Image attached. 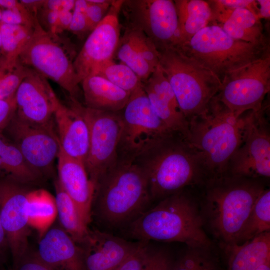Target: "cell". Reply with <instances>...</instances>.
I'll list each match as a JSON object with an SVG mask.
<instances>
[{
  "instance_id": "1",
  "label": "cell",
  "mask_w": 270,
  "mask_h": 270,
  "mask_svg": "<svg viewBox=\"0 0 270 270\" xmlns=\"http://www.w3.org/2000/svg\"><path fill=\"white\" fill-rule=\"evenodd\" d=\"M130 236L138 241L180 242L188 247L211 248L204 222L195 201L182 191L162 199L128 226Z\"/></svg>"
},
{
  "instance_id": "2",
  "label": "cell",
  "mask_w": 270,
  "mask_h": 270,
  "mask_svg": "<svg viewBox=\"0 0 270 270\" xmlns=\"http://www.w3.org/2000/svg\"><path fill=\"white\" fill-rule=\"evenodd\" d=\"M244 114L236 117L216 96L189 120L186 141L198 156L207 180L228 174L230 158L243 140Z\"/></svg>"
},
{
  "instance_id": "3",
  "label": "cell",
  "mask_w": 270,
  "mask_h": 270,
  "mask_svg": "<svg viewBox=\"0 0 270 270\" xmlns=\"http://www.w3.org/2000/svg\"><path fill=\"white\" fill-rule=\"evenodd\" d=\"M206 186L200 210L204 224L224 248L236 244L264 186L256 179L226 175L207 180Z\"/></svg>"
},
{
  "instance_id": "4",
  "label": "cell",
  "mask_w": 270,
  "mask_h": 270,
  "mask_svg": "<svg viewBox=\"0 0 270 270\" xmlns=\"http://www.w3.org/2000/svg\"><path fill=\"white\" fill-rule=\"evenodd\" d=\"M151 198L146 176L136 162L119 159L94 190L92 216L110 228L128 226L147 210Z\"/></svg>"
},
{
  "instance_id": "5",
  "label": "cell",
  "mask_w": 270,
  "mask_h": 270,
  "mask_svg": "<svg viewBox=\"0 0 270 270\" xmlns=\"http://www.w3.org/2000/svg\"><path fill=\"white\" fill-rule=\"evenodd\" d=\"M135 162L146 176L152 200H162L206 178L197 154L177 134L164 140Z\"/></svg>"
},
{
  "instance_id": "6",
  "label": "cell",
  "mask_w": 270,
  "mask_h": 270,
  "mask_svg": "<svg viewBox=\"0 0 270 270\" xmlns=\"http://www.w3.org/2000/svg\"><path fill=\"white\" fill-rule=\"evenodd\" d=\"M159 66L186 120L204 112L218 94L220 80L175 46L158 50Z\"/></svg>"
},
{
  "instance_id": "7",
  "label": "cell",
  "mask_w": 270,
  "mask_h": 270,
  "mask_svg": "<svg viewBox=\"0 0 270 270\" xmlns=\"http://www.w3.org/2000/svg\"><path fill=\"white\" fill-rule=\"evenodd\" d=\"M175 46L210 70L221 82L228 74L270 51V42L252 44L234 39L217 24L208 25Z\"/></svg>"
},
{
  "instance_id": "8",
  "label": "cell",
  "mask_w": 270,
  "mask_h": 270,
  "mask_svg": "<svg viewBox=\"0 0 270 270\" xmlns=\"http://www.w3.org/2000/svg\"><path fill=\"white\" fill-rule=\"evenodd\" d=\"M120 112V159L135 162L160 142L176 134L156 114L142 86L131 94Z\"/></svg>"
},
{
  "instance_id": "9",
  "label": "cell",
  "mask_w": 270,
  "mask_h": 270,
  "mask_svg": "<svg viewBox=\"0 0 270 270\" xmlns=\"http://www.w3.org/2000/svg\"><path fill=\"white\" fill-rule=\"evenodd\" d=\"M70 51L58 34L46 31L38 18L32 35L20 56L19 62L48 78L76 99L78 83Z\"/></svg>"
},
{
  "instance_id": "10",
  "label": "cell",
  "mask_w": 270,
  "mask_h": 270,
  "mask_svg": "<svg viewBox=\"0 0 270 270\" xmlns=\"http://www.w3.org/2000/svg\"><path fill=\"white\" fill-rule=\"evenodd\" d=\"M270 90V51L224 77L218 99L236 117L260 110Z\"/></svg>"
},
{
  "instance_id": "11",
  "label": "cell",
  "mask_w": 270,
  "mask_h": 270,
  "mask_svg": "<svg viewBox=\"0 0 270 270\" xmlns=\"http://www.w3.org/2000/svg\"><path fill=\"white\" fill-rule=\"evenodd\" d=\"M80 108L89 130V147L84 166L95 188L119 160L122 119L120 112L96 110L81 104Z\"/></svg>"
},
{
  "instance_id": "12",
  "label": "cell",
  "mask_w": 270,
  "mask_h": 270,
  "mask_svg": "<svg viewBox=\"0 0 270 270\" xmlns=\"http://www.w3.org/2000/svg\"><path fill=\"white\" fill-rule=\"evenodd\" d=\"M264 104L244 114L243 140L232 156L227 175L256 179L270 176V133Z\"/></svg>"
},
{
  "instance_id": "13",
  "label": "cell",
  "mask_w": 270,
  "mask_h": 270,
  "mask_svg": "<svg viewBox=\"0 0 270 270\" xmlns=\"http://www.w3.org/2000/svg\"><path fill=\"white\" fill-rule=\"evenodd\" d=\"M3 132L17 146L34 171L42 177L52 173L60 150L54 120L44 124H34L14 114Z\"/></svg>"
},
{
  "instance_id": "14",
  "label": "cell",
  "mask_w": 270,
  "mask_h": 270,
  "mask_svg": "<svg viewBox=\"0 0 270 270\" xmlns=\"http://www.w3.org/2000/svg\"><path fill=\"white\" fill-rule=\"evenodd\" d=\"M121 9L128 20L126 28L142 32L158 50L176 45L178 18L174 1L124 0Z\"/></svg>"
},
{
  "instance_id": "15",
  "label": "cell",
  "mask_w": 270,
  "mask_h": 270,
  "mask_svg": "<svg viewBox=\"0 0 270 270\" xmlns=\"http://www.w3.org/2000/svg\"><path fill=\"white\" fill-rule=\"evenodd\" d=\"M26 184L7 176L0 178V219L14 264L29 251Z\"/></svg>"
},
{
  "instance_id": "16",
  "label": "cell",
  "mask_w": 270,
  "mask_h": 270,
  "mask_svg": "<svg viewBox=\"0 0 270 270\" xmlns=\"http://www.w3.org/2000/svg\"><path fill=\"white\" fill-rule=\"evenodd\" d=\"M124 0H113L102 20L90 32L74 60L78 84L104 62L112 59L120 40L118 13Z\"/></svg>"
},
{
  "instance_id": "17",
  "label": "cell",
  "mask_w": 270,
  "mask_h": 270,
  "mask_svg": "<svg viewBox=\"0 0 270 270\" xmlns=\"http://www.w3.org/2000/svg\"><path fill=\"white\" fill-rule=\"evenodd\" d=\"M15 114L26 122L44 124L54 120L60 102L46 78L30 68L15 94Z\"/></svg>"
},
{
  "instance_id": "18",
  "label": "cell",
  "mask_w": 270,
  "mask_h": 270,
  "mask_svg": "<svg viewBox=\"0 0 270 270\" xmlns=\"http://www.w3.org/2000/svg\"><path fill=\"white\" fill-rule=\"evenodd\" d=\"M142 82L143 89L158 116L173 133L186 140L189 135L188 122L159 64Z\"/></svg>"
},
{
  "instance_id": "19",
  "label": "cell",
  "mask_w": 270,
  "mask_h": 270,
  "mask_svg": "<svg viewBox=\"0 0 270 270\" xmlns=\"http://www.w3.org/2000/svg\"><path fill=\"white\" fill-rule=\"evenodd\" d=\"M68 107L61 102L54 114V121L60 150L67 156L84 164L89 147V130L80 104L72 99Z\"/></svg>"
},
{
  "instance_id": "20",
  "label": "cell",
  "mask_w": 270,
  "mask_h": 270,
  "mask_svg": "<svg viewBox=\"0 0 270 270\" xmlns=\"http://www.w3.org/2000/svg\"><path fill=\"white\" fill-rule=\"evenodd\" d=\"M38 256L54 270H86L85 248L60 226L50 228L40 238Z\"/></svg>"
},
{
  "instance_id": "21",
  "label": "cell",
  "mask_w": 270,
  "mask_h": 270,
  "mask_svg": "<svg viewBox=\"0 0 270 270\" xmlns=\"http://www.w3.org/2000/svg\"><path fill=\"white\" fill-rule=\"evenodd\" d=\"M58 180L61 187L77 206L87 226L92 219L94 186L84 164L65 154L60 148L57 158Z\"/></svg>"
},
{
  "instance_id": "22",
  "label": "cell",
  "mask_w": 270,
  "mask_h": 270,
  "mask_svg": "<svg viewBox=\"0 0 270 270\" xmlns=\"http://www.w3.org/2000/svg\"><path fill=\"white\" fill-rule=\"evenodd\" d=\"M132 242L100 230L90 231L86 250V270H116L137 248Z\"/></svg>"
},
{
  "instance_id": "23",
  "label": "cell",
  "mask_w": 270,
  "mask_h": 270,
  "mask_svg": "<svg viewBox=\"0 0 270 270\" xmlns=\"http://www.w3.org/2000/svg\"><path fill=\"white\" fill-rule=\"evenodd\" d=\"M80 84L86 107L94 110L120 112L126 105L131 94L96 74L86 76Z\"/></svg>"
},
{
  "instance_id": "24",
  "label": "cell",
  "mask_w": 270,
  "mask_h": 270,
  "mask_svg": "<svg viewBox=\"0 0 270 270\" xmlns=\"http://www.w3.org/2000/svg\"><path fill=\"white\" fill-rule=\"evenodd\" d=\"M228 270H256L270 260V232L224 248Z\"/></svg>"
},
{
  "instance_id": "25",
  "label": "cell",
  "mask_w": 270,
  "mask_h": 270,
  "mask_svg": "<svg viewBox=\"0 0 270 270\" xmlns=\"http://www.w3.org/2000/svg\"><path fill=\"white\" fill-rule=\"evenodd\" d=\"M178 18V36L176 45L189 40L213 20L212 12L208 1L176 0L174 1Z\"/></svg>"
},
{
  "instance_id": "26",
  "label": "cell",
  "mask_w": 270,
  "mask_h": 270,
  "mask_svg": "<svg viewBox=\"0 0 270 270\" xmlns=\"http://www.w3.org/2000/svg\"><path fill=\"white\" fill-rule=\"evenodd\" d=\"M55 200L60 227L78 245L88 243L90 230L84 221L78 208L56 180L54 182Z\"/></svg>"
},
{
  "instance_id": "27",
  "label": "cell",
  "mask_w": 270,
  "mask_h": 270,
  "mask_svg": "<svg viewBox=\"0 0 270 270\" xmlns=\"http://www.w3.org/2000/svg\"><path fill=\"white\" fill-rule=\"evenodd\" d=\"M33 32L34 28L1 24L0 74L12 70L20 62V56L30 40Z\"/></svg>"
},
{
  "instance_id": "28",
  "label": "cell",
  "mask_w": 270,
  "mask_h": 270,
  "mask_svg": "<svg viewBox=\"0 0 270 270\" xmlns=\"http://www.w3.org/2000/svg\"><path fill=\"white\" fill-rule=\"evenodd\" d=\"M221 27L236 40L252 44L270 42L264 34L260 19L248 8L235 10Z\"/></svg>"
},
{
  "instance_id": "29",
  "label": "cell",
  "mask_w": 270,
  "mask_h": 270,
  "mask_svg": "<svg viewBox=\"0 0 270 270\" xmlns=\"http://www.w3.org/2000/svg\"><path fill=\"white\" fill-rule=\"evenodd\" d=\"M26 209L28 224L38 232L41 238L50 228L57 216L55 197L43 189L30 190Z\"/></svg>"
},
{
  "instance_id": "30",
  "label": "cell",
  "mask_w": 270,
  "mask_h": 270,
  "mask_svg": "<svg viewBox=\"0 0 270 270\" xmlns=\"http://www.w3.org/2000/svg\"><path fill=\"white\" fill-rule=\"evenodd\" d=\"M0 172L24 184L42 178L28 164L17 146L0 132Z\"/></svg>"
},
{
  "instance_id": "31",
  "label": "cell",
  "mask_w": 270,
  "mask_h": 270,
  "mask_svg": "<svg viewBox=\"0 0 270 270\" xmlns=\"http://www.w3.org/2000/svg\"><path fill=\"white\" fill-rule=\"evenodd\" d=\"M270 232V190L264 189L257 198L236 244Z\"/></svg>"
},
{
  "instance_id": "32",
  "label": "cell",
  "mask_w": 270,
  "mask_h": 270,
  "mask_svg": "<svg viewBox=\"0 0 270 270\" xmlns=\"http://www.w3.org/2000/svg\"><path fill=\"white\" fill-rule=\"evenodd\" d=\"M91 74L100 76L130 94L142 86V80L131 68L124 63H116L112 59L98 65Z\"/></svg>"
},
{
  "instance_id": "33",
  "label": "cell",
  "mask_w": 270,
  "mask_h": 270,
  "mask_svg": "<svg viewBox=\"0 0 270 270\" xmlns=\"http://www.w3.org/2000/svg\"><path fill=\"white\" fill-rule=\"evenodd\" d=\"M118 58L131 68L142 82L155 70L140 56L130 32L120 38L116 52Z\"/></svg>"
},
{
  "instance_id": "34",
  "label": "cell",
  "mask_w": 270,
  "mask_h": 270,
  "mask_svg": "<svg viewBox=\"0 0 270 270\" xmlns=\"http://www.w3.org/2000/svg\"><path fill=\"white\" fill-rule=\"evenodd\" d=\"M172 270H222L210 248H189L174 264Z\"/></svg>"
},
{
  "instance_id": "35",
  "label": "cell",
  "mask_w": 270,
  "mask_h": 270,
  "mask_svg": "<svg viewBox=\"0 0 270 270\" xmlns=\"http://www.w3.org/2000/svg\"><path fill=\"white\" fill-rule=\"evenodd\" d=\"M213 20L224 24L232 12L238 8H248L256 15V0H208Z\"/></svg>"
},
{
  "instance_id": "36",
  "label": "cell",
  "mask_w": 270,
  "mask_h": 270,
  "mask_svg": "<svg viewBox=\"0 0 270 270\" xmlns=\"http://www.w3.org/2000/svg\"><path fill=\"white\" fill-rule=\"evenodd\" d=\"M30 68L19 62L12 70L0 74V100L14 96Z\"/></svg>"
},
{
  "instance_id": "37",
  "label": "cell",
  "mask_w": 270,
  "mask_h": 270,
  "mask_svg": "<svg viewBox=\"0 0 270 270\" xmlns=\"http://www.w3.org/2000/svg\"><path fill=\"white\" fill-rule=\"evenodd\" d=\"M88 30L92 31L106 16L113 0H86Z\"/></svg>"
},
{
  "instance_id": "38",
  "label": "cell",
  "mask_w": 270,
  "mask_h": 270,
  "mask_svg": "<svg viewBox=\"0 0 270 270\" xmlns=\"http://www.w3.org/2000/svg\"><path fill=\"white\" fill-rule=\"evenodd\" d=\"M148 242L140 241L137 248L116 270H142L150 249Z\"/></svg>"
},
{
  "instance_id": "39",
  "label": "cell",
  "mask_w": 270,
  "mask_h": 270,
  "mask_svg": "<svg viewBox=\"0 0 270 270\" xmlns=\"http://www.w3.org/2000/svg\"><path fill=\"white\" fill-rule=\"evenodd\" d=\"M173 265L166 252L150 248L142 270H172Z\"/></svg>"
},
{
  "instance_id": "40",
  "label": "cell",
  "mask_w": 270,
  "mask_h": 270,
  "mask_svg": "<svg viewBox=\"0 0 270 270\" xmlns=\"http://www.w3.org/2000/svg\"><path fill=\"white\" fill-rule=\"evenodd\" d=\"M12 270H54L30 250L14 264Z\"/></svg>"
},
{
  "instance_id": "41",
  "label": "cell",
  "mask_w": 270,
  "mask_h": 270,
  "mask_svg": "<svg viewBox=\"0 0 270 270\" xmlns=\"http://www.w3.org/2000/svg\"><path fill=\"white\" fill-rule=\"evenodd\" d=\"M16 110L14 96L6 100H0V132H3Z\"/></svg>"
},
{
  "instance_id": "42",
  "label": "cell",
  "mask_w": 270,
  "mask_h": 270,
  "mask_svg": "<svg viewBox=\"0 0 270 270\" xmlns=\"http://www.w3.org/2000/svg\"><path fill=\"white\" fill-rule=\"evenodd\" d=\"M39 13L40 16L37 18L42 28L49 32L56 34L59 12L42 8L38 14Z\"/></svg>"
},
{
  "instance_id": "43",
  "label": "cell",
  "mask_w": 270,
  "mask_h": 270,
  "mask_svg": "<svg viewBox=\"0 0 270 270\" xmlns=\"http://www.w3.org/2000/svg\"><path fill=\"white\" fill-rule=\"evenodd\" d=\"M68 30L77 34L89 30L86 12L74 9Z\"/></svg>"
},
{
  "instance_id": "44",
  "label": "cell",
  "mask_w": 270,
  "mask_h": 270,
  "mask_svg": "<svg viewBox=\"0 0 270 270\" xmlns=\"http://www.w3.org/2000/svg\"><path fill=\"white\" fill-rule=\"evenodd\" d=\"M75 0H44L43 8L57 11H73Z\"/></svg>"
},
{
  "instance_id": "45",
  "label": "cell",
  "mask_w": 270,
  "mask_h": 270,
  "mask_svg": "<svg viewBox=\"0 0 270 270\" xmlns=\"http://www.w3.org/2000/svg\"><path fill=\"white\" fill-rule=\"evenodd\" d=\"M73 11H62L59 12L56 34H60L63 31L68 30L70 24Z\"/></svg>"
},
{
  "instance_id": "46",
  "label": "cell",
  "mask_w": 270,
  "mask_h": 270,
  "mask_svg": "<svg viewBox=\"0 0 270 270\" xmlns=\"http://www.w3.org/2000/svg\"><path fill=\"white\" fill-rule=\"evenodd\" d=\"M256 2V15L260 18L269 19L270 17V0H258Z\"/></svg>"
},
{
  "instance_id": "47",
  "label": "cell",
  "mask_w": 270,
  "mask_h": 270,
  "mask_svg": "<svg viewBox=\"0 0 270 270\" xmlns=\"http://www.w3.org/2000/svg\"><path fill=\"white\" fill-rule=\"evenodd\" d=\"M20 2L34 16H37L44 2L43 0H21Z\"/></svg>"
},
{
  "instance_id": "48",
  "label": "cell",
  "mask_w": 270,
  "mask_h": 270,
  "mask_svg": "<svg viewBox=\"0 0 270 270\" xmlns=\"http://www.w3.org/2000/svg\"><path fill=\"white\" fill-rule=\"evenodd\" d=\"M8 248L7 238L0 219V262L4 260Z\"/></svg>"
},
{
  "instance_id": "49",
  "label": "cell",
  "mask_w": 270,
  "mask_h": 270,
  "mask_svg": "<svg viewBox=\"0 0 270 270\" xmlns=\"http://www.w3.org/2000/svg\"><path fill=\"white\" fill-rule=\"evenodd\" d=\"M256 270H270V260L266 262Z\"/></svg>"
},
{
  "instance_id": "50",
  "label": "cell",
  "mask_w": 270,
  "mask_h": 270,
  "mask_svg": "<svg viewBox=\"0 0 270 270\" xmlns=\"http://www.w3.org/2000/svg\"><path fill=\"white\" fill-rule=\"evenodd\" d=\"M1 49H2V40H1V36H0V57Z\"/></svg>"
},
{
  "instance_id": "51",
  "label": "cell",
  "mask_w": 270,
  "mask_h": 270,
  "mask_svg": "<svg viewBox=\"0 0 270 270\" xmlns=\"http://www.w3.org/2000/svg\"><path fill=\"white\" fill-rule=\"evenodd\" d=\"M2 24V10H0V25Z\"/></svg>"
},
{
  "instance_id": "52",
  "label": "cell",
  "mask_w": 270,
  "mask_h": 270,
  "mask_svg": "<svg viewBox=\"0 0 270 270\" xmlns=\"http://www.w3.org/2000/svg\"></svg>"
}]
</instances>
